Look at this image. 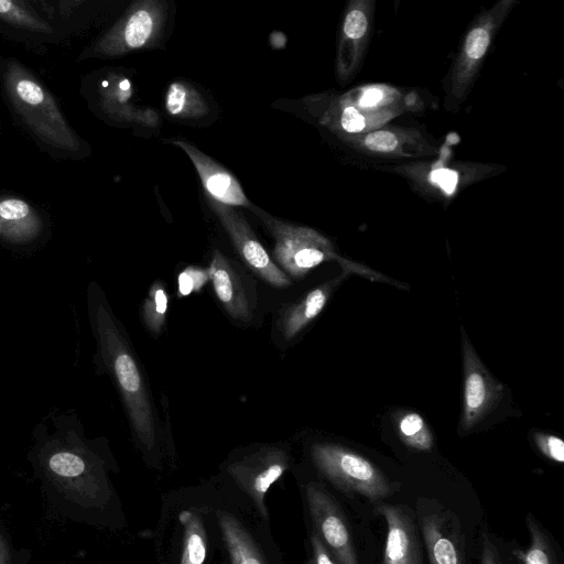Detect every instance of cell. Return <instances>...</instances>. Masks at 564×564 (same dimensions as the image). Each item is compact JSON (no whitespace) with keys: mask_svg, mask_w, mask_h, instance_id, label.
<instances>
[{"mask_svg":"<svg viewBox=\"0 0 564 564\" xmlns=\"http://www.w3.org/2000/svg\"><path fill=\"white\" fill-rule=\"evenodd\" d=\"M0 91L17 128L51 159L82 161L90 155V144L69 123L54 94L14 56L0 54Z\"/></svg>","mask_w":564,"mask_h":564,"instance_id":"cell-1","label":"cell"},{"mask_svg":"<svg viewBox=\"0 0 564 564\" xmlns=\"http://www.w3.org/2000/svg\"><path fill=\"white\" fill-rule=\"evenodd\" d=\"M90 312L101 357L117 383L134 434L151 451L156 443V419L147 382L107 303L95 299Z\"/></svg>","mask_w":564,"mask_h":564,"instance_id":"cell-2","label":"cell"},{"mask_svg":"<svg viewBox=\"0 0 564 564\" xmlns=\"http://www.w3.org/2000/svg\"><path fill=\"white\" fill-rule=\"evenodd\" d=\"M166 19L165 2L135 1L110 28L83 48L77 61L112 58L152 46L161 37Z\"/></svg>","mask_w":564,"mask_h":564,"instance_id":"cell-3","label":"cell"},{"mask_svg":"<svg viewBox=\"0 0 564 564\" xmlns=\"http://www.w3.org/2000/svg\"><path fill=\"white\" fill-rule=\"evenodd\" d=\"M316 469L338 489L382 500L391 492V485L370 460L338 444L316 443L311 448Z\"/></svg>","mask_w":564,"mask_h":564,"instance_id":"cell-4","label":"cell"},{"mask_svg":"<svg viewBox=\"0 0 564 564\" xmlns=\"http://www.w3.org/2000/svg\"><path fill=\"white\" fill-rule=\"evenodd\" d=\"M79 93L89 110L105 122L113 124L155 126L153 110L137 109L132 104V86L128 77L116 68L96 69L83 76Z\"/></svg>","mask_w":564,"mask_h":564,"instance_id":"cell-5","label":"cell"},{"mask_svg":"<svg viewBox=\"0 0 564 564\" xmlns=\"http://www.w3.org/2000/svg\"><path fill=\"white\" fill-rule=\"evenodd\" d=\"M274 239L273 254L281 268L293 278H301L334 257L327 239L311 228L293 225L251 205Z\"/></svg>","mask_w":564,"mask_h":564,"instance_id":"cell-6","label":"cell"},{"mask_svg":"<svg viewBox=\"0 0 564 564\" xmlns=\"http://www.w3.org/2000/svg\"><path fill=\"white\" fill-rule=\"evenodd\" d=\"M464 402L458 425L462 435L471 432L499 404L503 386L487 370L462 327Z\"/></svg>","mask_w":564,"mask_h":564,"instance_id":"cell-7","label":"cell"},{"mask_svg":"<svg viewBox=\"0 0 564 564\" xmlns=\"http://www.w3.org/2000/svg\"><path fill=\"white\" fill-rule=\"evenodd\" d=\"M305 498L315 533L337 564H359L354 538L337 501L317 482L305 486Z\"/></svg>","mask_w":564,"mask_h":564,"instance_id":"cell-8","label":"cell"},{"mask_svg":"<svg viewBox=\"0 0 564 564\" xmlns=\"http://www.w3.org/2000/svg\"><path fill=\"white\" fill-rule=\"evenodd\" d=\"M0 36L35 54H44L50 46L65 44L33 0H0Z\"/></svg>","mask_w":564,"mask_h":564,"instance_id":"cell-9","label":"cell"},{"mask_svg":"<svg viewBox=\"0 0 564 564\" xmlns=\"http://www.w3.org/2000/svg\"><path fill=\"white\" fill-rule=\"evenodd\" d=\"M290 458L284 449L262 447L227 466V473L267 520L265 496L286 471Z\"/></svg>","mask_w":564,"mask_h":564,"instance_id":"cell-10","label":"cell"},{"mask_svg":"<svg viewBox=\"0 0 564 564\" xmlns=\"http://www.w3.org/2000/svg\"><path fill=\"white\" fill-rule=\"evenodd\" d=\"M206 197L248 267L272 286L288 288L291 283L289 276L271 260L246 218L235 207L216 202L207 195Z\"/></svg>","mask_w":564,"mask_h":564,"instance_id":"cell-11","label":"cell"},{"mask_svg":"<svg viewBox=\"0 0 564 564\" xmlns=\"http://www.w3.org/2000/svg\"><path fill=\"white\" fill-rule=\"evenodd\" d=\"M208 271L225 310L238 321H249L257 306L254 281L219 250L214 251Z\"/></svg>","mask_w":564,"mask_h":564,"instance_id":"cell-12","label":"cell"},{"mask_svg":"<svg viewBox=\"0 0 564 564\" xmlns=\"http://www.w3.org/2000/svg\"><path fill=\"white\" fill-rule=\"evenodd\" d=\"M50 216L25 197L0 192V240L11 246H30L50 229Z\"/></svg>","mask_w":564,"mask_h":564,"instance_id":"cell-13","label":"cell"},{"mask_svg":"<svg viewBox=\"0 0 564 564\" xmlns=\"http://www.w3.org/2000/svg\"><path fill=\"white\" fill-rule=\"evenodd\" d=\"M376 512L387 523L382 564H422L419 528L409 509L382 503Z\"/></svg>","mask_w":564,"mask_h":564,"instance_id":"cell-14","label":"cell"},{"mask_svg":"<svg viewBox=\"0 0 564 564\" xmlns=\"http://www.w3.org/2000/svg\"><path fill=\"white\" fill-rule=\"evenodd\" d=\"M170 142L187 154L207 196L231 207H251L252 203L247 198L240 183L227 169L184 139H172Z\"/></svg>","mask_w":564,"mask_h":564,"instance_id":"cell-15","label":"cell"},{"mask_svg":"<svg viewBox=\"0 0 564 564\" xmlns=\"http://www.w3.org/2000/svg\"><path fill=\"white\" fill-rule=\"evenodd\" d=\"M417 528L422 534L430 564H463L458 532L449 525L446 513L420 510Z\"/></svg>","mask_w":564,"mask_h":564,"instance_id":"cell-16","label":"cell"},{"mask_svg":"<svg viewBox=\"0 0 564 564\" xmlns=\"http://www.w3.org/2000/svg\"><path fill=\"white\" fill-rule=\"evenodd\" d=\"M217 519L231 564H268L251 533L236 516L219 511Z\"/></svg>","mask_w":564,"mask_h":564,"instance_id":"cell-17","label":"cell"},{"mask_svg":"<svg viewBox=\"0 0 564 564\" xmlns=\"http://www.w3.org/2000/svg\"><path fill=\"white\" fill-rule=\"evenodd\" d=\"M339 280L328 281L310 291L299 302L286 308L280 318V329L286 340L297 335L325 307Z\"/></svg>","mask_w":564,"mask_h":564,"instance_id":"cell-18","label":"cell"},{"mask_svg":"<svg viewBox=\"0 0 564 564\" xmlns=\"http://www.w3.org/2000/svg\"><path fill=\"white\" fill-rule=\"evenodd\" d=\"M164 107L174 118L198 119L208 111V105L203 95L186 82H173L165 93Z\"/></svg>","mask_w":564,"mask_h":564,"instance_id":"cell-19","label":"cell"},{"mask_svg":"<svg viewBox=\"0 0 564 564\" xmlns=\"http://www.w3.org/2000/svg\"><path fill=\"white\" fill-rule=\"evenodd\" d=\"M183 525V545L178 564H205L208 540L202 517L193 509L178 516Z\"/></svg>","mask_w":564,"mask_h":564,"instance_id":"cell-20","label":"cell"},{"mask_svg":"<svg viewBox=\"0 0 564 564\" xmlns=\"http://www.w3.org/2000/svg\"><path fill=\"white\" fill-rule=\"evenodd\" d=\"M527 527L530 533V544L521 553L524 564H560L552 542L543 527L531 514H527Z\"/></svg>","mask_w":564,"mask_h":564,"instance_id":"cell-21","label":"cell"},{"mask_svg":"<svg viewBox=\"0 0 564 564\" xmlns=\"http://www.w3.org/2000/svg\"><path fill=\"white\" fill-rule=\"evenodd\" d=\"M398 432L402 442L412 448L430 451L433 446V435L426 422L415 412H408L399 419Z\"/></svg>","mask_w":564,"mask_h":564,"instance_id":"cell-22","label":"cell"},{"mask_svg":"<svg viewBox=\"0 0 564 564\" xmlns=\"http://www.w3.org/2000/svg\"><path fill=\"white\" fill-rule=\"evenodd\" d=\"M169 297L164 285L155 282L151 285L142 307V318L147 328L159 334L165 323Z\"/></svg>","mask_w":564,"mask_h":564,"instance_id":"cell-23","label":"cell"},{"mask_svg":"<svg viewBox=\"0 0 564 564\" xmlns=\"http://www.w3.org/2000/svg\"><path fill=\"white\" fill-rule=\"evenodd\" d=\"M50 470L65 480H79L88 471V465L84 457L78 453L58 448L55 449L47 459Z\"/></svg>","mask_w":564,"mask_h":564,"instance_id":"cell-24","label":"cell"},{"mask_svg":"<svg viewBox=\"0 0 564 564\" xmlns=\"http://www.w3.org/2000/svg\"><path fill=\"white\" fill-rule=\"evenodd\" d=\"M209 280L208 269L188 267L183 270L177 279L180 296H186L199 291Z\"/></svg>","mask_w":564,"mask_h":564,"instance_id":"cell-25","label":"cell"},{"mask_svg":"<svg viewBox=\"0 0 564 564\" xmlns=\"http://www.w3.org/2000/svg\"><path fill=\"white\" fill-rule=\"evenodd\" d=\"M534 441L544 456L560 464L564 462V443L560 437L545 433H535Z\"/></svg>","mask_w":564,"mask_h":564,"instance_id":"cell-26","label":"cell"},{"mask_svg":"<svg viewBox=\"0 0 564 564\" xmlns=\"http://www.w3.org/2000/svg\"><path fill=\"white\" fill-rule=\"evenodd\" d=\"M490 42V36L485 28L473 29L467 39L465 45V52L470 59H479L487 51Z\"/></svg>","mask_w":564,"mask_h":564,"instance_id":"cell-27","label":"cell"},{"mask_svg":"<svg viewBox=\"0 0 564 564\" xmlns=\"http://www.w3.org/2000/svg\"><path fill=\"white\" fill-rule=\"evenodd\" d=\"M368 28V21L361 10L354 9L346 15L344 22V33L349 39H360L365 35Z\"/></svg>","mask_w":564,"mask_h":564,"instance_id":"cell-28","label":"cell"},{"mask_svg":"<svg viewBox=\"0 0 564 564\" xmlns=\"http://www.w3.org/2000/svg\"><path fill=\"white\" fill-rule=\"evenodd\" d=\"M368 149L378 152H390L398 147V138L390 131H375L365 138Z\"/></svg>","mask_w":564,"mask_h":564,"instance_id":"cell-29","label":"cell"},{"mask_svg":"<svg viewBox=\"0 0 564 564\" xmlns=\"http://www.w3.org/2000/svg\"><path fill=\"white\" fill-rule=\"evenodd\" d=\"M340 124L347 132H359L365 128L366 120L355 107L349 106L341 113Z\"/></svg>","mask_w":564,"mask_h":564,"instance_id":"cell-30","label":"cell"},{"mask_svg":"<svg viewBox=\"0 0 564 564\" xmlns=\"http://www.w3.org/2000/svg\"><path fill=\"white\" fill-rule=\"evenodd\" d=\"M308 564H337L315 532L311 535V557Z\"/></svg>","mask_w":564,"mask_h":564,"instance_id":"cell-31","label":"cell"},{"mask_svg":"<svg viewBox=\"0 0 564 564\" xmlns=\"http://www.w3.org/2000/svg\"><path fill=\"white\" fill-rule=\"evenodd\" d=\"M431 180L442 187L445 193L452 194L456 188L458 174L454 170L437 169L432 172Z\"/></svg>","mask_w":564,"mask_h":564,"instance_id":"cell-32","label":"cell"},{"mask_svg":"<svg viewBox=\"0 0 564 564\" xmlns=\"http://www.w3.org/2000/svg\"><path fill=\"white\" fill-rule=\"evenodd\" d=\"M480 564H500L497 547L487 533L482 534Z\"/></svg>","mask_w":564,"mask_h":564,"instance_id":"cell-33","label":"cell"},{"mask_svg":"<svg viewBox=\"0 0 564 564\" xmlns=\"http://www.w3.org/2000/svg\"><path fill=\"white\" fill-rule=\"evenodd\" d=\"M382 99L381 90L377 88H371L365 91L362 97L360 98V105L362 107H372L377 105Z\"/></svg>","mask_w":564,"mask_h":564,"instance_id":"cell-34","label":"cell"},{"mask_svg":"<svg viewBox=\"0 0 564 564\" xmlns=\"http://www.w3.org/2000/svg\"><path fill=\"white\" fill-rule=\"evenodd\" d=\"M0 564H12L9 545L1 532H0Z\"/></svg>","mask_w":564,"mask_h":564,"instance_id":"cell-35","label":"cell"},{"mask_svg":"<svg viewBox=\"0 0 564 564\" xmlns=\"http://www.w3.org/2000/svg\"><path fill=\"white\" fill-rule=\"evenodd\" d=\"M2 138V123H1V119H0V140Z\"/></svg>","mask_w":564,"mask_h":564,"instance_id":"cell-36","label":"cell"}]
</instances>
